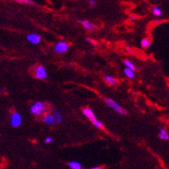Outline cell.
Returning <instances> with one entry per match:
<instances>
[{"instance_id": "cell-4", "label": "cell", "mask_w": 169, "mask_h": 169, "mask_svg": "<svg viewBox=\"0 0 169 169\" xmlns=\"http://www.w3.org/2000/svg\"><path fill=\"white\" fill-rule=\"evenodd\" d=\"M22 116L20 113L17 112H15L12 113L11 115V118H10V124L14 128H18L19 126L22 124Z\"/></svg>"}, {"instance_id": "cell-23", "label": "cell", "mask_w": 169, "mask_h": 169, "mask_svg": "<svg viewBox=\"0 0 169 169\" xmlns=\"http://www.w3.org/2000/svg\"><path fill=\"white\" fill-rule=\"evenodd\" d=\"M86 41H87L88 42H89V43H93V41H92V40H91V39H89V38H87V39H86Z\"/></svg>"}, {"instance_id": "cell-6", "label": "cell", "mask_w": 169, "mask_h": 169, "mask_svg": "<svg viewBox=\"0 0 169 169\" xmlns=\"http://www.w3.org/2000/svg\"><path fill=\"white\" fill-rule=\"evenodd\" d=\"M69 46L66 41H59L57 43L55 44L54 46V51L57 53V54H64L66 52H68Z\"/></svg>"}, {"instance_id": "cell-7", "label": "cell", "mask_w": 169, "mask_h": 169, "mask_svg": "<svg viewBox=\"0 0 169 169\" xmlns=\"http://www.w3.org/2000/svg\"><path fill=\"white\" fill-rule=\"evenodd\" d=\"M27 40L33 44V45H38V44L41 42V38L39 35L35 34V33H31V34L27 35Z\"/></svg>"}, {"instance_id": "cell-10", "label": "cell", "mask_w": 169, "mask_h": 169, "mask_svg": "<svg viewBox=\"0 0 169 169\" xmlns=\"http://www.w3.org/2000/svg\"><path fill=\"white\" fill-rule=\"evenodd\" d=\"M105 83L109 85H117V84H118V81H117V79L114 77H112V76H110V75H106L105 76Z\"/></svg>"}, {"instance_id": "cell-13", "label": "cell", "mask_w": 169, "mask_h": 169, "mask_svg": "<svg viewBox=\"0 0 169 169\" xmlns=\"http://www.w3.org/2000/svg\"><path fill=\"white\" fill-rule=\"evenodd\" d=\"M68 166L71 169H82V166L80 163L76 161H73L68 163Z\"/></svg>"}, {"instance_id": "cell-22", "label": "cell", "mask_w": 169, "mask_h": 169, "mask_svg": "<svg viewBox=\"0 0 169 169\" xmlns=\"http://www.w3.org/2000/svg\"><path fill=\"white\" fill-rule=\"evenodd\" d=\"M135 20H136V17H135V16H131V17H130V21L135 22Z\"/></svg>"}, {"instance_id": "cell-25", "label": "cell", "mask_w": 169, "mask_h": 169, "mask_svg": "<svg viewBox=\"0 0 169 169\" xmlns=\"http://www.w3.org/2000/svg\"><path fill=\"white\" fill-rule=\"evenodd\" d=\"M0 91H2V92H5L6 90H5V88H1V89H0Z\"/></svg>"}, {"instance_id": "cell-9", "label": "cell", "mask_w": 169, "mask_h": 169, "mask_svg": "<svg viewBox=\"0 0 169 169\" xmlns=\"http://www.w3.org/2000/svg\"><path fill=\"white\" fill-rule=\"evenodd\" d=\"M79 24H81L82 26L88 31H93L96 29L95 25L91 22L88 20H81L79 21Z\"/></svg>"}, {"instance_id": "cell-15", "label": "cell", "mask_w": 169, "mask_h": 169, "mask_svg": "<svg viewBox=\"0 0 169 169\" xmlns=\"http://www.w3.org/2000/svg\"><path fill=\"white\" fill-rule=\"evenodd\" d=\"M54 117H55V119H56V122H57L58 123H62V121H63V117H62L61 112H60V111H59L58 109H55V110H54Z\"/></svg>"}, {"instance_id": "cell-1", "label": "cell", "mask_w": 169, "mask_h": 169, "mask_svg": "<svg viewBox=\"0 0 169 169\" xmlns=\"http://www.w3.org/2000/svg\"><path fill=\"white\" fill-rule=\"evenodd\" d=\"M82 112H83V115H84L86 118L90 120V122L94 125V127H96L97 128H99V129H103V128H105L103 123H101L99 120L96 118L94 112H93V111H92L91 108H89V107L84 108Z\"/></svg>"}, {"instance_id": "cell-24", "label": "cell", "mask_w": 169, "mask_h": 169, "mask_svg": "<svg viewBox=\"0 0 169 169\" xmlns=\"http://www.w3.org/2000/svg\"><path fill=\"white\" fill-rule=\"evenodd\" d=\"M91 169H103V167H101V166H95V167H92Z\"/></svg>"}, {"instance_id": "cell-21", "label": "cell", "mask_w": 169, "mask_h": 169, "mask_svg": "<svg viewBox=\"0 0 169 169\" xmlns=\"http://www.w3.org/2000/svg\"><path fill=\"white\" fill-rule=\"evenodd\" d=\"M125 48H126V50L128 51V53H132V52H133V50H132V48H130V47H128V46H127V47H126Z\"/></svg>"}, {"instance_id": "cell-16", "label": "cell", "mask_w": 169, "mask_h": 169, "mask_svg": "<svg viewBox=\"0 0 169 169\" xmlns=\"http://www.w3.org/2000/svg\"><path fill=\"white\" fill-rule=\"evenodd\" d=\"M123 64L125 65V68H128V69H130L132 71H135V65L133 62H131L130 61H128V60H125V61H123Z\"/></svg>"}, {"instance_id": "cell-11", "label": "cell", "mask_w": 169, "mask_h": 169, "mask_svg": "<svg viewBox=\"0 0 169 169\" xmlns=\"http://www.w3.org/2000/svg\"><path fill=\"white\" fill-rule=\"evenodd\" d=\"M160 139H161L163 141H168L169 140V134L168 132L166 131V128H161L160 129L159 135H158Z\"/></svg>"}, {"instance_id": "cell-18", "label": "cell", "mask_w": 169, "mask_h": 169, "mask_svg": "<svg viewBox=\"0 0 169 169\" xmlns=\"http://www.w3.org/2000/svg\"><path fill=\"white\" fill-rule=\"evenodd\" d=\"M17 3H24V4H27V5H34L35 2L33 0H14Z\"/></svg>"}, {"instance_id": "cell-8", "label": "cell", "mask_w": 169, "mask_h": 169, "mask_svg": "<svg viewBox=\"0 0 169 169\" xmlns=\"http://www.w3.org/2000/svg\"><path fill=\"white\" fill-rule=\"evenodd\" d=\"M43 122L44 123H46L47 125L49 126H54L57 123L54 116L52 115V114H46V115L44 116Z\"/></svg>"}, {"instance_id": "cell-19", "label": "cell", "mask_w": 169, "mask_h": 169, "mask_svg": "<svg viewBox=\"0 0 169 169\" xmlns=\"http://www.w3.org/2000/svg\"><path fill=\"white\" fill-rule=\"evenodd\" d=\"M53 142H54V138H53V137H51V136H47V137H46L45 140H44V142H45V143H47V144L52 143Z\"/></svg>"}, {"instance_id": "cell-5", "label": "cell", "mask_w": 169, "mask_h": 169, "mask_svg": "<svg viewBox=\"0 0 169 169\" xmlns=\"http://www.w3.org/2000/svg\"><path fill=\"white\" fill-rule=\"evenodd\" d=\"M35 76L38 79H46L47 78V73L43 66H38L35 70Z\"/></svg>"}, {"instance_id": "cell-12", "label": "cell", "mask_w": 169, "mask_h": 169, "mask_svg": "<svg viewBox=\"0 0 169 169\" xmlns=\"http://www.w3.org/2000/svg\"><path fill=\"white\" fill-rule=\"evenodd\" d=\"M150 45H151V41H150V39L148 37H145L142 39V41H141V47L142 48H144V49H147V48H149L150 47Z\"/></svg>"}, {"instance_id": "cell-17", "label": "cell", "mask_w": 169, "mask_h": 169, "mask_svg": "<svg viewBox=\"0 0 169 169\" xmlns=\"http://www.w3.org/2000/svg\"><path fill=\"white\" fill-rule=\"evenodd\" d=\"M152 13L155 17H161L162 15V10L160 7H154L152 10Z\"/></svg>"}, {"instance_id": "cell-20", "label": "cell", "mask_w": 169, "mask_h": 169, "mask_svg": "<svg viewBox=\"0 0 169 169\" xmlns=\"http://www.w3.org/2000/svg\"><path fill=\"white\" fill-rule=\"evenodd\" d=\"M88 3L91 8H94L97 4V2H96V0H88Z\"/></svg>"}, {"instance_id": "cell-14", "label": "cell", "mask_w": 169, "mask_h": 169, "mask_svg": "<svg viewBox=\"0 0 169 169\" xmlns=\"http://www.w3.org/2000/svg\"><path fill=\"white\" fill-rule=\"evenodd\" d=\"M123 73H124V74L128 79H133L135 78V72L132 71L130 69H128V68H124V70H123Z\"/></svg>"}, {"instance_id": "cell-3", "label": "cell", "mask_w": 169, "mask_h": 169, "mask_svg": "<svg viewBox=\"0 0 169 169\" xmlns=\"http://www.w3.org/2000/svg\"><path fill=\"white\" fill-rule=\"evenodd\" d=\"M30 111V113L32 115L39 117V116L43 115L44 112L46 111V106H45V104L42 102H35V104L31 105Z\"/></svg>"}, {"instance_id": "cell-2", "label": "cell", "mask_w": 169, "mask_h": 169, "mask_svg": "<svg viewBox=\"0 0 169 169\" xmlns=\"http://www.w3.org/2000/svg\"><path fill=\"white\" fill-rule=\"evenodd\" d=\"M105 103L109 108L112 109L113 111H115L117 113H118L120 115H126L127 114V111H126L125 109L123 108L122 106L119 105V104H117L114 99H112L111 98H105Z\"/></svg>"}]
</instances>
